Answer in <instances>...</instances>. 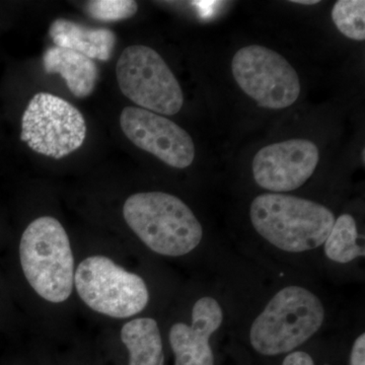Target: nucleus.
Returning <instances> with one entry per match:
<instances>
[{
    "mask_svg": "<svg viewBox=\"0 0 365 365\" xmlns=\"http://www.w3.org/2000/svg\"><path fill=\"white\" fill-rule=\"evenodd\" d=\"M257 234L285 253L299 254L323 246L335 215L323 204L283 193L257 196L250 207Z\"/></svg>",
    "mask_w": 365,
    "mask_h": 365,
    "instance_id": "1",
    "label": "nucleus"
},
{
    "mask_svg": "<svg viewBox=\"0 0 365 365\" xmlns=\"http://www.w3.org/2000/svg\"><path fill=\"white\" fill-rule=\"evenodd\" d=\"M325 307L309 288L288 285L271 297L250 327V344L264 356L295 351L321 330Z\"/></svg>",
    "mask_w": 365,
    "mask_h": 365,
    "instance_id": "2",
    "label": "nucleus"
},
{
    "mask_svg": "<svg viewBox=\"0 0 365 365\" xmlns=\"http://www.w3.org/2000/svg\"><path fill=\"white\" fill-rule=\"evenodd\" d=\"M123 216L139 240L162 256H185L202 242V225L191 208L165 192L133 194L124 203Z\"/></svg>",
    "mask_w": 365,
    "mask_h": 365,
    "instance_id": "3",
    "label": "nucleus"
},
{
    "mask_svg": "<svg viewBox=\"0 0 365 365\" xmlns=\"http://www.w3.org/2000/svg\"><path fill=\"white\" fill-rule=\"evenodd\" d=\"M21 268L28 282L42 299L66 302L74 284V259L68 235L61 223L42 216L29 225L20 244Z\"/></svg>",
    "mask_w": 365,
    "mask_h": 365,
    "instance_id": "4",
    "label": "nucleus"
},
{
    "mask_svg": "<svg viewBox=\"0 0 365 365\" xmlns=\"http://www.w3.org/2000/svg\"><path fill=\"white\" fill-rule=\"evenodd\" d=\"M79 297L93 311L126 319L141 313L150 302L145 281L104 256H91L74 273Z\"/></svg>",
    "mask_w": 365,
    "mask_h": 365,
    "instance_id": "5",
    "label": "nucleus"
},
{
    "mask_svg": "<svg viewBox=\"0 0 365 365\" xmlns=\"http://www.w3.org/2000/svg\"><path fill=\"white\" fill-rule=\"evenodd\" d=\"M116 76L122 93L141 109L165 116L181 111V86L163 57L150 47L132 45L124 49L118 59Z\"/></svg>",
    "mask_w": 365,
    "mask_h": 365,
    "instance_id": "6",
    "label": "nucleus"
},
{
    "mask_svg": "<svg viewBox=\"0 0 365 365\" xmlns=\"http://www.w3.org/2000/svg\"><path fill=\"white\" fill-rule=\"evenodd\" d=\"M86 136L83 115L52 93H36L21 119V140L35 153L55 160L78 150Z\"/></svg>",
    "mask_w": 365,
    "mask_h": 365,
    "instance_id": "7",
    "label": "nucleus"
},
{
    "mask_svg": "<svg viewBox=\"0 0 365 365\" xmlns=\"http://www.w3.org/2000/svg\"><path fill=\"white\" fill-rule=\"evenodd\" d=\"M232 71L242 91L266 109H285L299 97V78L294 67L264 46L240 49L232 58Z\"/></svg>",
    "mask_w": 365,
    "mask_h": 365,
    "instance_id": "8",
    "label": "nucleus"
},
{
    "mask_svg": "<svg viewBox=\"0 0 365 365\" xmlns=\"http://www.w3.org/2000/svg\"><path fill=\"white\" fill-rule=\"evenodd\" d=\"M124 135L134 145L176 169H186L195 158L188 132L172 120L137 107H126L120 116Z\"/></svg>",
    "mask_w": 365,
    "mask_h": 365,
    "instance_id": "9",
    "label": "nucleus"
},
{
    "mask_svg": "<svg viewBox=\"0 0 365 365\" xmlns=\"http://www.w3.org/2000/svg\"><path fill=\"white\" fill-rule=\"evenodd\" d=\"M319 160L318 146L307 139L270 144L253 160L255 182L271 193L299 189L314 173Z\"/></svg>",
    "mask_w": 365,
    "mask_h": 365,
    "instance_id": "10",
    "label": "nucleus"
},
{
    "mask_svg": "<svg viewBox=\"0 0 365 365\" xmlns=\"http://www.w3.org/2000/svg\"><path fill=\"white\" fill-rule=\"evenodd\" d=\"M223 323L222 304L213 297L197 299L191 324L177 323L170 330L175 365H215L210 338Z\"/></svg>",
    "mask_w": 365,
    "mask_h": 365,
    "instance_id": "11",
    "label": "nucleus"
},
{
    "mask_svg": "<svg viewBox=\"0 0 365 365\" xmlns=\"http://www.w3.org/2000/svg\"><path fill=\"white\" fill-rule=\"evenodd\" d=\"M49 35L56 47L66 48L91 60L109 61L114 54L117 38L106 28H90L64 19L53 21Z\"/></svg>",
    "mask_w": 365,
    "mask_h": 365,
    "instance_id": "12",
    "label": "nucleus"
},
{
    "mask_svg": "<svg viewBox=\"0 0 365 365\" xmlns=\"http://www.w3.org/2000/svg\"><path fill=\"white\" fill-rule=\"evenodd\" d=\"M46 73L59 74L74 97H88L98 81V68L93 60L85 55L61 47H50L43 55Z\"/></svg>",
    "mask_w": 365,
    "mask_h": 365,
    "instance_id": "13",
    "label": "nucleus"
},
{
    "mask_svg": "<svg viewBox=\"0 0 365 365\" xmlns=\"http://www.w3.org/2000/svg\"><path fill=\"white\" fill-rule=\"evenodd\" d=\"M121 340L129 351V365H165L162 335L155 319H134L125 324Z\"/></svg>",
    "mask_w": 365,
    "mask_h": 365,
    "instance_id": "14",
    "label": "nucleus"
},
{
    "mask_svg": "<svg viewBox=\"0 0 365 365\" xmlns=\"http://www.w3.org/2000/svg\"><path fill=\"white\" fill-rule=\"evenodd\" d=\"M359 239L354 217L348 213L340 215L323 244L327 258L337 264H349L364 258V248L359 244Z\"/></svg>",
    "mask_w": 365,
    "mask_h": 365,
    "instance_id": "15",
    "label": "nucleus"
},
{
    "mask_svg": "<svg viewBox=\"0 0 365 365\" xmlns=\"http://www.w3.org/2000/svg\"><path fill=\"white\" fill-rule=\"evenodd\" d=\"M332 20L345 37L365 40L364 0H339L332 11Z\"/></svg>",
    "mask_w": 365,
    "mask_h": 365,
    "instance_id": "16",
    "label": "nucleus"
},
{
    "mask_svg": "<svg viewBox=\"0 0 365 365\" xmlns=\"http://www.w3.org/2000/svg\"><path fill=\"white\" fill-rule=\"evenodd\" d=\"M138 11V4L132 0H93L88 2L86 11L93 20L113 23L130 19Z\"/></svg>",
    "mask_w": 365,
    "mask_h": 365,
    "instance_id": "17",
    "label": "nucleus"
},
{
    "mask_svg": "<svg viewBox=\"0 0 365 365\" xmlns=\"http://www.w3.org/2000/svg\"><path fill=\"white\" fill-rule=\"evenodd\" d=\"M350 365H365V334L355 339L350 353Z\"/></svg>",
    "mask_w": 365,
    "mask_h": 365,
    "instance_id": "18",
    "label": "nucleus"
},
{
    "mask_svg": "<svg viewBox=\"0 0 365 365\" xmlns=\"http://www.w3.org/2000/svg\"><path fill=\"white\" fill-rule=\"evenodd\" d=\"M281 365H314V362L309 353L294 351L288 353Z\"/></svg>",
    "mask_w": 365,
    "mask_h": 365,
    "instance_id": "19",
    "label": "nucleus"
},
{
    "mask_svg": "<svg viewBox=\"0 0 365 365\" xmlns=\"http://www.w3.org/2000/svg\"><path fill=\"white\" fill-rule=\"evenodd\" d=\"M294 4H304V6H314L319 4V0H294Z\"/></svg>",
    "mask_w": 365,
    "mask_h": 365,
    "instance_id": "20",
    "label": "nucleus"
},
{
    "mask_svg": "<svg viewBox=\"0 0 365 365\" xmlns=\"http://www.w3.org/2000/svg\"><path fill=\"white\" fill-rule=\"evenodd\" d=\"M362 160H364V163L365 162V158H364V150H362Z\"/></svg>",
    "mask_w": 365,
    "mask_h": 365,
    "instance_id": "21",
    "label": "nucleus"
}]
</instances>
